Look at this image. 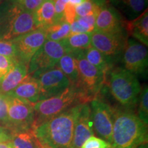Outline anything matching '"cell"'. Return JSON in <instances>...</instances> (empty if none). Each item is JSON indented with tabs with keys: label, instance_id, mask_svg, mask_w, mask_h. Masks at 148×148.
Masks as SVG:
<instances>
[{
	"label": "cell",
	"instance_id": "cell-2",
	"mask_svg": "<svg viewBox=\"0 0 148 148\" xmlns=\"http://www.w3.org/2000/svg\"><path fill=\"white\" fill-rule=\"evenodd\" d=\"M147 125L127 109H113L111 148H136L147 143Z\"/></svg>",
	"mask_w": 148,
	"mask_h": 148
},
{
	"label": "cell",
	"instance_id": "cell-22",
	"mask_svg": "<svg viewBox=\"0 0 148 148\" xmlns=\"http://www.w3.org/2000/svg\"><path fill=\"white\" fill-rule=\"evenodd\" d=\"M91 33H79L71 34L62 40L65 53H75L79 51H84L91 47Z\"/></svg>",
	"mask_w": 148,
	"mask_h": 148
},
{
	"label": "cell",
	"instance_id": "cell-25",
	"mask_svg": "<svg viewBox=\"0 0 148 148\" xmlns=\"http://www.w3.org/2000/svg\"><path fill=\"white\" fill-rule=\"evenodd\" d=\"M84 56L89 63L106 74L111 69L112 59L101 53L92 46L84 51Z\"/></svg>",
	"mask_w": 148,
	"mask_h": 148
},
{
	"label": "cell",
	"instance_id": "cell-19",
	"mask_svg": "<svg viewBox=\"0 0 148 148\" xmlns=\"http://www.w3.org/2000/svg\"><path fill=\"white\" fill-rule=\"evenodd\" d=\"M28 75V65L16 62L0 83V93L7 95L14 90Z\"/></svg>",
	"mask_w": 148,
	"mask_h": 148
},
{
	"label": "cell",
	"instance_id": "cell-16",
	"mask_svg": "<svg viewBox=\"0 0 148 148\" xmlns=\"http://www.w3.org/2000/svg\"><path fill=\"white\" fill-rule=\"evenodd\" d=\"M6 95L18 98L34 104L40 101L39 84L36 79L27 75L14 90Z\"/></svg>",
	"mask_w": 148,
	"mask_h": 148
},
{
	"label": "cell",
	"instance_id": "cell-33",
	"mask_svg": "<svg viewBox=\"0 0 148 148\" xmlns=\"http://www.w3.org/2000/svg\"><path fill=\"white\" fill-rule=\"evenodd\" d=\"M19 8L24 10L34 12L42 4L44 0H13Z\"/></svg>",
	"mask_w": 148,
	"mask_h": 148
},
{
	"label": "cell",
	"instance_id": "cell-40",
	"mask_svg": "<svg viewBox=\"0 0 148 148\" xmlns=\"http://www.w3.org/2000/svg\"><path fill=\"white\" fill-rule=\"evenodd\" d=\"M94 1H95L96 2H98V3H103V2H105L104 0H94Z\"/></svg>",
	"mask_w": 148,
	"mask_h": 148
},
{
	"label": "cell",
	"instance_id": "cell-23",
	"mask_svg": "<svg viewBox=\"0 0 148 148\" xmlns=\"http://www.w3.org/2000/svg\"><path fill=\"white\" fill-rule=\"evenodd\" d=\"M10 143L13 148H42L32 130L11 132Z\"/></svg>",
	"mask_w": 148,
	"mask_h": 148
},
{
	"label": "cell",
	"instance_id": "cell-30",
	"mask_svg": "<svg viewBox=\"0 0 148 148\" xmlns=\"http://www.w3.org/2000/svg\"><path fill=\"white\" fill-rule=\"evenodd\" d=\"M0 55L16 60L15 47L12 40H0Z\"/></svg>",
	"mask_w": 148,
	"mask_h": 148
},
{
	"label": "cell",
	"instance_id": "cell-6",
	"mask_svg": "<svg viewBox=\"0 0 148 148\" xmlns=\"http://www.w3.org/2000/svg\"><path fill=\"white\" fill-rule=\"evenodd\" d=\"M64 53L65 49L62 42L46 40L29 61L28 75L34 77L53 69Z\"/></svg>",
	"mask_w": 148,
	"mask_h": 148
},
{
	"label": "cell",
	"instance_id": "cell-24",
	"mask_svg": "<svg viewBox=\"0 0 148 148\" xmlns=\"http://www.w3.org/2000/svg\"><path fill=\"white\" fill-rule=\"evenodd\" d=\"M59 69L68 77L71 84H75L78 80V69L75 56L71 53H65L57 63Z\"/></svg>",
	"mask_w": 148,
	"mask_h": 148
},
{
	"label": "cell",
	"instance_id": "cell-17",
	"mask_svg": "<svg viewBox=\"0 0 148 148\" xmlns=\"http://www.w3.org/2000/svg\"><path fill=\"white\" fill-rule=\"evenodd\" d=\"M38 29L34 13L20 9L15 16L13 25L8 36V40L21 36Z\"/></svg>",
	"mask_w": 148,
	"mask_h": 148
},
{
	"label": "cell",
	"instance_id": "cell-10",
	"mask_svg": "<svg viewBox=\"0 0 148 148\" xmlns=\"http://www.w3.org/2000/svg\"><path fill=\"white\" fill-rule=\"evenodd\" d=\"M47 40L44 29L38 28L11 40L16 49V60L28 65L35 53Z\"/></svg>",
	"mask_w": 148,
	"mask_h": 148
},
{
	"label": "cell",
	"instance_id": "cell-36",
	"mask_svg": "<svg viewBox=\"0 0 148 148\" xmlns=\"http://www.w3.org/2000/svg\"><path fill=\"white\" fill-rule=\"evenodd\" d=\"M11 132L4 127L0 126V143L1 142H10Z\"/></svg>",
	"mask_w": 148,
	"mask_h": 148
},
{
	"label": "cell",
	"instance_id": "cell-9",
	"mask_svg": "<svg viewBox=\"0 0 148 148\" xmlns=\"http://www.w3.org/2000/svg\"><path fill=\"white\" fill-rule=\"evenodd\" d=\"M40 86V101L58 95L71 85V82L57 65L33 77Z\"/></svg>",
	"mask_w": 148,
	"mask_h": 148
},
{
	"label": "cell",
	"instance_id": "cell-41",
	"mask_svg": "<svg viewBox=\"0 0 148 148\" xmlns=\"http://www.w3.org/2000/svg\"><path fill=\"white\" fill-rule=\"evenodd\" d=\"M3 1V0H0V3H1Z\"/></svg>",
	"mask_w": 148,
	"mask_h": 148
},
{
	"label": "cell",
	"instance_id": "cell-20",
	"mask_svg": "<svg viewBox=\"0 0 148 148\" xmlns=\"http://www.w3.org/2000/svg\"><path fill=\"white\" fill-rule=\"evenodd\" d=\"M110 2L126 20L136 18L143 13L147 5V0H110Z\"/></svg>",
	"mask_w": 148,
	"mask_h": 148
},
{
	"label": "cell",
	"instance_id": "cell-21",
	"mask_svg": "<svg viewBox=\"0 0 148 148\" xmlns=\"http://www.w3.org/2000/svg\"><path fill=\"white\" fill-rule=\"evenodd\" d=\"M34 13L38 28H42L45 30L56 23L54 1L52 0H44L39 8Z\"/></svg>",
	"mask_w": 148,
	"mask_h": 148
},
{
	"label": "cell",
	"instance_id": "cell-14",
	"mask_svg": "<svg viewBox=\"0 0 148 148\" xmlns=\"http://www.w3.org/2000/svg\"><path fill=\"white\" fill-rule=\"evenodd\" d=\"M94 30L108 34L125 32L122 27V18L119 12L106 3L100 7L96 17Z\"/></svg>",
	"mask_w": 148,
	"mask_h": 148
},
{
	"label": "cell",
	"instance_id": "cell-3",
	"mask_svg": "<svg viewBox=\"0 0 148 148\" xmlns=\"http://www.w3.org/2000/svg\"><path fill=\"white\" fill-rule=\"evenodd\" d=\"M86 103L82 93L71 84L59 95L34 103V121L32 129L72 106Z\"/></svg>",
	"mask_w": 148,
	"mask_h": 148
},
{
	"label": "cell",
	"instance_id": "cell-35",
	"mask_svg": "<svg viewBox=\"0 0 148 148\" xmlns=\"http://www.w3.org/2000/svg\"><path fill=\"white\" fill-rule=\"evenodd\" d=\"M69 2V0H55L54 8L56 14V21H64L63 13L66 3Z\"/></svg>",
	"mask_w": 148,
	"mask_h": 148
},
{
	"label": "cell",
	"instance_id": "cell-7",
	"mask_svg": "<svg viewBox=\"0 0 148 148\" xmlns=\"http://www.w3.org/2000/svg\"><path fill=\"white\" fill-rule=\"evenodd\" d=\"M8 130L10 132L32 130L34 121V104L8 96Z\"/></svg>",
	"mask_w": 148,
	"mask_h": 148
},
{
	"label": "cell",
	"instance_id": "cell-28",
	"mask_svg": "<svg viewBox=\"0 0 148 148\" xmlns=\"http://www.w3.org/2000/svg\"><path fill=\"white\" fill-rule=\"evenodd\" d=\"M101 6L93 0H86L75 6V13L77 16H84L93 12H99Z\"/></svg>",
	"mask_w": 148,
	"mask_h": 148
},
{
	"label": "cell",
	"instance_id": "cell-1",
	"mask_svg": "<svg viewBox=\"0 0 148 148\" xmlns=\"http://www.w3.org/2000/svg\"><path fill=\"white\" fill-rule=\"evenodd\" d=\"M80 104L72 106L33 127V132L42 148H70Z\"/></svg>",
	"mask_w": 148,
	"mask_h": 148
},
{
	"label": "cell",
	"instance_id": "cell-4",
	"mask_svg": "<svg viewBox=\"0 0 148 148\" xmlns=\"http://www.w3.org/2000/svg\"><path fill=\"white\" fill-rule=\"evenodd\" d=\"M108 75L109 88L114 99L127 110L136 106L141 91L136 75L123 68L110 69Z\"/></svg>",
	"mask_w": 148,
	"mask_h": 148
},
{
	"label": "cell",
	"instance_id": "cell-27",
	"mask_svg": "<svg viewBox=\"0 0 148 148\" xmlns=\"http://www.w3.org/2000/svg\"><path fill=\"white\" fill-rule=\"evenodd\" d=\"M139 105L138 108V117L143 123H148V88L147 86H144L140 91L138 101Z\"/></svg>",
	"mask_w": 148,
	"mask_h": 148
},
{
	"label": "cell",
	"instance_id": "cell-39",
	"mask_svg": "<svg viewBox=\"0 0 148 148\" xmlns=\"http://www.w3.org/2000/svg\"><path fill=\"white\" fill-rule=\"evenodd\" d=\"M136 148H148V146H147V143H145V144H143V145L138 146V147Z\"/></svg>",
	"mask_w": 148,
	"mask_h": 148
},
{
	"label": "cell",
	"instance_id": "cell-31",
	"mask_svg": "<svg viewBox=\"0 0 148 148\" xmlns=\"http://www.w3.org/2000/svg\"><path fill=\"white\" fill-rule=\"evenodd\" d=\"M16 62L18 61L0 55V83L2 82L5 75L12 69Z\"/></svg>",
	"mask_w": 148,
	"mask_h": 148
},
{
	"label": "cell",
	"instance_id": "cell-26",
	"mask_svg": "<svg viewBox=\"0 0 148 148\" xmlns=\"http://www.w3.org/2000/svg\"><path fill=\"white\" fill-rule=\"evenodd\" d=\"M47 40L62 41L71 33L70 24L64 21H58L45 29Z\"/></svg>",
	"mask_w": 148,
	"mask_h": 148
},
{
	"label": "cell",
	"instance_id": "cell-13",
	"mask_svg": "<svg viewBox=\"0 0 148 148\" xmlns=\"http://www.w3.org/2000/svg\"><path fill=\"white\" fill-rule=\"evenodd\" d=\"M94 134L90 105L88 103H81L74 123L70 148H80L82 144Z\"/></svg>",
	"mask_w": 148,
	"mask_h": 148
},
{
	"label": "cell",
	"instance_id": "cell-29",
	"mask_svg": "<svg viewBox=\"0 0 148 148\" xmlns=\"http://www.w3.org/2000/svg\"><path fill=\"white\" fill-rule=\"evenodd\" d=\"M8 96L0 93V126L8 130Z\"/></svg>",
	"mask_w": 148,
	"mask_h": 148
},
{
	"label": "cell",
	"instance_id": "cell-12",
	"mask_svg": "<svg viewBox=\"0 0 148 148\" xmlns=\"http://www.w3.org/2000/svg\"><path fill=\"white\" fill-rule=\"evenodd\" d=\"M127 38L125 32L108 34L94 30L91 33V46L112 59L123 51Z\"/></svg>",
	"mask_w": 148,
	"mask_h": 148
},
{
	"label": "cell",
	"instance_id": "cell-34",
	"mask_svg": "<svg viewBox=\"0 0 148 148\" xmlns=\"http://www.w3.org/2000/svg\"><path fill=\"white\" fill-rule=\"evenodd\" d=\"M76 13H75V5L68 2L65 5L64 10L63 18L64 21L67 22L70 25L75 21L76 18Z\"/></svg>",
	"mask_w": 148,
	"mask_h": 148
},
{
	"label": "cell",
	"instance_id": "cell-5",
	"mask_svg": "<svg viewBox=\"0 0 148 148\" xmlns=\"http://www.w3.org/2000/svg\"><path fill=\"white\" fill-rule=\"evenodd\" d=\"M78 69V80L75 84L86 103L97 97L106 79V74L89 63L84 56V51L73 53Z\"/></svg>",
	"mask_w": 148,
	"mask_h": 148
},
{
	"label": "cell",
	"instance_id": "cell-43",
	"mask_svg": "<svg viewBox=\"0 0 148 148\" xmlns=\"http://www.w3.org/2000/svg\"></svg>",
	"mask_w": 148,
	"mask_h": 148
},
{
	"label": "cell",
	"instance_id": "cell-18",
	"mask_svg": "<svg viewBox=\"0 0 148 148\" xmlns=\"http://www.w3.org/2000/svg\"><path fill=\"white\" fill-rule=\"evenodd\" d=\"M20 9L13 0H5L0 3V40H8L14 19Z\"/></svg>",
	"mask_w": 148,
	"mask_h": 148
},
{
	"label": "cell",
	"instance_id": "cell-38",
	"mask_svg": "<svg viewBox=\"0 0 148 148\" xmlns=\"http://www.w3.org/2000/svg\"><path fill=\"white\" fill-rule=\"evenodd\" d=\"M85 1H86V0H69V2L76 6V5L80 4Z\"/></svg>",
	"mask_w": 148,
	"mask_h": 148
},
{
	"label": "cell",
	"instance_id": "cell-42",
	"mask_svg": "<svg viewBox=\"0 0 148 148\" xmlns=\"http://www.w3.org/2000/svg\"><path fill=\"white\" fill-rule=\"evenodd\" d=\"M52 1H55V0H52Z\"/></svg>",
	"mask_w": 148,
	"mask_h": 148
},
{
	"label": "cell",
	"instance_id": "cell-32",
	"mask_svg": "<svg viewBox=\"0 0 148 148\" xmlns=\"http://www.w3.org/2000/svg\"><path fill=\"white\" fill-rule=\"evenodd\" d=\"M80 148H111V145L102 138L91 136L82 144Z\"/></svg>",
	"mask_w": 148,
	"mask_h": 148
},
{
	"label": "cell",
	"instance_id": "cell-15",
	"mask_svg": "<svg viewBox=\"0 0 148 148\" xmlns=\"http://www.w3.org/2000/svg\"><path fill=\"white\" fill-rule=\"evenodd\" d=\"M122 27L128 36L138 40L146 47L148 45L147 9L132 20H122Z\"/></svg>",
	"mask_w": 148,
	"mask_h": 148
},
{
	"label": "cell",
	"instance_id": "cell-11",
	"mask_svg": "<svg viewBox=\"0 0 148 148\" xmlns=\"http://www.w3.org/2000/svg\"><path fill=\"white\" fill-rule=\"evenodd\" d=\"M123 53L124 69L135 75L145 73L148 65V51L145 45L130 38L127 40Z\"/></svg>",
	"mask_w": 148,
	"mask_h": 148
},
{
	"label": "cell",
	"instance_id": "cell-8",
	"mask_svg": "<svg viewBox=\"0 0 148 148\" xmlns=\"http://www.w3.org/2000/svg\"><path fill=\"white\" fill-rule=\"evenodd\" d=\"M90 108L94 133L111 145L113 108L97 97L90 101Z\"/></svg>",
	"mask_w": 148,
	"mask_h": 148
},
{
	"label": "cell",
	"instance_id": "cell-37",
	"mask_svg": "<svg viewBox=\"0 0 148 148\" xmlns=\"http://www.w3.org/2000/svg\"><path fill=\"white\" fill-rule=\"evenodd\" d=\"M0 148H13L10 142H1Z\"/></svg>",
	"mask_w": 148,
	"mask_h": 148
}]
</instances>
